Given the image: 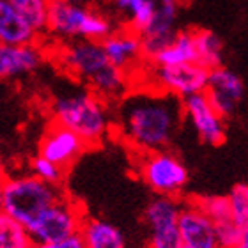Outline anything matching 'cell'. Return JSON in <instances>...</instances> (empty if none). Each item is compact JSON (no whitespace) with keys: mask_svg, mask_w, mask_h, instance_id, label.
<instances>
[{"mask_svg":"<svg viewBox=\"0 0 248 248\" xmlns=\"http://www.w3.org/2000/svg\"><path fill=\"white\" fill-rule=\"evenodd\" d=\"M185 117L183 99L170 93H135L119 107V129L142 153L163 151L176 137Z\"/></svg>","mask_w":248,"mask_h":248,"instance_id":"cell-1","label":"cell"},{"mask_svg":"<svg viewBox=\"0 0 248 248\" xmlns=\"http://www.w3.org/2000/svg\"><path fill=\"white\" fill-rule=\"evenodd\" d=\"M62 66L87 83L99 98H117L126 89V73L108 61L101 43L73 41L61 53Z\"/></svg>","mask_w":248,"mask_h":248,"instance_id":"cell-2","label":"cell"},{"mask_svg":"<svg viewBox=\"0 0 248 248\" xmlns=\"http://www.w3.org/2000/svg\"><path fill=\"white\" fill-rule=\"evenodd\" d=\"M53 123L71 129L85 144H98L108 133L110 119L103 99L87 89L62 91L52 103Z\"/></svg>","mask_w":248,"mask_h":248,"instance_id":"cell-3","label":"cell"},{"mask_svg":"<svg viewBox=\"0 0 248 248\" xmlns=\"http://www.w3.org/2000/svg\"><path fill=\"white\" fill-rule=\"evenodd\" d=\"M61 199H64V193L59 186L48 185L32 174L5 177L0 186L2 215L20 222L27 229Z\"/></svg>","mask_w":248,"mask_h":248,"instance_id":"cell-4","label":"cell"},{"mask_svg":"<svg viewBox=\"0 0 248 248\" xmlns=\"http://www.w3.org/2000/svg\"><path fill=\"white\" fill-rule=\"evenodd\" d=\"M48 32L64 39L103 43L112 36V23L91 7H80L57 0L50 4Z\"/></svg>","mask_w":248,"mask_h":248,"instance_id":"cell-5","label":"cell"},{"mask_svg":"<svg viewBox=\"0 0 248 248\" xmlns=\"http://www.w3.org/2000/svg\"><path fill=\"white\" fill-rule=\"evenodd\" d=\"M139 176L156 197L176 199L188 183V169L176 155L169 151H155L140 158Z\"/></svg>","mask_w":248,"mask_h":248,"instance_id":"cell-6","label":"cell"},{"mask_svg":"<svg viewBox=\"0 0 248 248\" xmlns=\"http://www.w3.org/2000/svg\"><path fill=\"white\" fill-rule=\"evenodd\" d=\"M82 209L69 199H61L52 207H48L41 217L29 227L34 247L64 241L78 236L85 222Z\"/></svg>","mask_w":248,"mask_h":248,"instance_id":"cell-7","label":"cell"},{"mask_svg":"<svg viewBox=\"0 0 248 248\" xmlns=\"http://www.w3.org/2000/svg\"><path fill=\"white\" fill-rule=\"evenodd\" d=\"M183 207L172 197H155L144 213L149 229L147 248H185L179 231Z\"/></svg>","mask_w":248,"mask_h":248,"instance_id":"cell-8","label":"cell"},{"mask_svg":"<svg viewBox=\"0 0 248 248\" xmlns=\"http://www.w3.org/2000/svg\"><path fill=\"white\" fill-rule=\"evenodd\" d=\"M185 117L191 123L199 139L207 145H220L225 140V123L211 105L206 93L193 94L183 99Z\"/></svg>","mask_w":248,"mask_h":248,"instance_id":"cell-9","label":"cell"},{"mask_svg":"<svg viewBox=\"0 0 248 248\" xmlns=\"http://www.w3.org/2000/svg\"><path fill=\"white\" fill-rule=\"evenodd\" d=\"M156 80L165 93L181 99L193 94L206 93L209 82V69L201 64H183L174 67H156Z\"/></svg>","mask_w":248,"mask_h":248,"instance_id":"cell-10","label":"cell"},{"mask_svg":"<svg viewBox=\"0 0 248 248\" xmlns=\"http://www.w3.org/2000/svg\"><path fill=\"white\" fill-rule=\"evenodd\" d=\"M245 94L243 80L227 67H217L209 71V82H207L206 96L211 105L223 119L234 114L236 107L239 105Z\"/></svg>","mask_w":248,"mask_h":248,"instance_id":"cell-11","label":"cell"},{"mask_svg":"<svg viewBox=\"0 0 248 248\" xmlns=\"http://www.w3.org/2000/svg\"><path fill=\"white\" fill-rule=\"evenodd\" d=\"M85 147L87 144L77 133L53 123L43 135L39 144V156L53 161L55 165L66 170L67 167L77 161Z\"/></svg>","mask_w":248,"mask_h":248,"instance_id":"cell-12","label":"cell"},{"mask_svg":"<svg viewBox=\"0 0 248 248\" xmlns=\"http://www.w3.org/2000/svg\"><path fill=\"white\" fill-rule=\"evenodd\" d=\"M179 231L185 248H220L215 223L195 201L183 207Z\"/></svg>","mask_w":248,"mask_h":248,"instance_id":"cell-13","label":"cell"},{"mask_svg":"<svg viewBox=\"0 0 248 248\" xmlns=\"http://www.w3.org/2000/svg\"><path fill=\"white\" fill-rule=\"evenodd\" d=\"M43 61V53L34 45L5 46L0 45V77L18 78L36 71Z\"/></svg>","mask_w":248,"mask_h":248,"instance_id":"cell-14","label":"cell"},{"mask_svg":"<svg viewBox=\"0 0 248 248\" xmlns=\"http://www.w3.org/2000/svg\"><path fill=\"white\" fill-rule=\"evenodd\" d=\"M37 32L7 2L0 0V43L5 46H23L36 41Z\"/></svg>","mask_w":248,"mask_h":248,"instance_id":"cell-15","label":"cell"},{"mask_svg":"<svg viewBox=\"0 0 248 248\" xmlns=\"http://www.w3.org/2000/svg\"><path fill=\"white\" fill-rule=\"evenodd\" d=\"M101 46H103L108 61L123 71H126L140 55H144L142 37L139 34H135L133 31L112 34L101 43Z\"/></svg>","mask_w":248,"mask_h":248,"instance_id":"cell-16","label":"cell"},{"mask_svg":"<svg viewBox=\"0 0 248 248\" xmlns=\"http://www.w3.org/2000/svg\"><path fill=\"white\" fill-rule=\"evenodd\" d=\"M156 67H174L183 64H199L195 32H177L176 39L153 59Z\"/></svg>","mask_w":248,"mask_h":248,"instance_id":"cell-17","label":"cell"},{"mask_svg":"<svg viewBox=\"0 0 248 248\" xmlns=\"http://www.w3.org/2000/svg\"><path fill=\"white\" fill-rule=\"evenodd\" d=\"M80 236L85 248H126L119 229L99 218H85Z\"/></svg>","mask_w":248,"mask_h":248,"instance_id":"cell-18","label":"cell"},{"mask_svg":"<svg viewBox=\"0 0 248 248\" xmlns=\"http://www.w3.org/2000/svg\"><path fill=\"white\" fill-rule=\"evenodd\" d=\"M7 2L25 18L27 23L37 34L48 31V15H50L48 0H7Z\"/></svg>","mask_w":248,"mask_h":248,"instance_id":"cell-19","label":"cell"},{"mask_svg":"<svg viewBox=\"0 0 248 248\" xmlns=\"http://www.w3.org/2000/svg\"><path fill=\"white\" fill-rule=\"evenodd\" d=\"M199 64L209 71L222 67V39L209 31L195 32Z\"/></svg>","mask_w":248,"mask_h":248,"instance_id":"cell-20","label":"cell"},{"mask_svg":"<svg viewBox=\"0 0 248 248\" xmlns=\"http://www.w3.org/2000/svg\"><path fill=\"white\" fill-rule=\"evenodd\" d=\"M31 232L25 225L0 215V248H32Z\"/></svg>","mask_w":248,"mask_h":248,"instance_id":"cell-21","label":"cell"},{"mask_svg":"<svg viewBox=\"0 0 248 248\" xmlns=\"http://www.w3.org/2000/svg\"><path fill=\"white\" fill-rule=\"evenodd\" d=\"M195 202L202 207V211L211 218L213 223H215V227L234 220L232 209H231V202H229L227 195L225 197H222V195L199 197V199H195Z\"/></svg>","mask_w":248,"mask_h":248,"instance_id":"cell-22","label":"cell"},{"mask_svg":"<svg viewBox=\"0 0 248 248\" xmlns=\"http://www.w3.org/2000/svg\"><path fill=\"white\" fill-rule=\"evenodd\" d=\"M32 176H36L37 179L48 183V185L59 186L61 181L64 179V169H61L59 165H55L53 161L43 158V156H36L32 160Z\"/></svg>","mask_w":248,"mask_h":248,"instance_id":"cell-23","label":"cell"},{"mask_svg":"<svg viewBox=\"0 0 248 248\" xmlns=\"http://www.w3.org/2000/svg\"><path fill=\"white\" fill-rule=\"evenodd\" d=\"M227 197H229V202H231L234 220L239 225L248 223V183L236 185Z\"/></svg>","mask_w":248,"mask_h":248,"instance_id":"cell-24","label":"cell"},{"mask_svg":"<svg viewBox=\"0 0 248 248\" xmlns=\"http://www.w3.org/2000/svg\"><path fill=\"white\" fill-rule=\"evenodd\" d=\"M36 248H85L82 236H73L69 239H64V241H57V243H48V245H39Z\"/></svg>","mask_w":248,"mask_h":248,"instance_id":"cell-25","label":"cell"},{"mask_svg":"<svg viewBox=\"0 0 248 248\" xmlns=\"http://www.w3.org/2000/svg\"><path fill=\"white\" fill-rule=\"evenodd\" d=\"M112 2H114L115 9L121 11V15L129 18V16L133 15V11L137 9L142 2H145V0H112Z\"/></svg>","mask_w":248,"mask_h":248,"instance_id":"cell-26","label":"cell"},{"mask_svg":"<svg viewBox=\"0 0 248 248\" xmlns=\"http://www.w3.org/2000/svg\"><path fill=\"white\" fill-rule=\"evenodd\" d=\"M245 248H248V223H245V225H241V243Z\"/></svg>","mask_w":248,"mask_h":248,"instance_id":"cell-27","label":"cell"},{"mask_svg":"<svg viewBox=\"0 0 248 248\" xmlns=\"http://www.w3.org/2000/svg\"><path fill=\"white\" fill-rule=\"evenodd\" d=\"M64 2H67V4L71 5H80V7H89L91 0H64Z\"/></svg>","mask_w":248,"mask_h":248,"instance_id":"cell-28","label":"cell"},{"mask_svg":"<svg viewBox=\"0 0 248 248\" xmlns=\"http://www.w3.org/2000/svg\"><path fill=\"white\" fill-rule=\"evenodd\" d=\"M227 248H245L243 245H236V247H227Z\"/></svg>","mask_w":248,"mask_h":248,"instance_id":"cell-29","label":"cell"},{"mask_svg":"<svg viewBox=\"0 0 248 248\" xmlns=\"http://www.w3.org/2000/svg\"><path fill=\"white\" fill-rule=\"evenodd\" d=\"M48 2H50V4H53V2H57V0H48Z\"/></svg>","mask_w":248,"mask_h":248,"instance_id":"cell-30","label":"cell"},{"mask_svg":"<svg viewBox=\"0 0 248 248\" xmlns=\"http://www.w3.org/2000/svg\"><path fill=\"white\" fill-rule=\"evenodd\" d=\"M32 248H36V247H32Z\"/></svg>","mask_w":248,"mask_h":248,"instance_id":"cell-31","label":"cell"}]
</instances>
